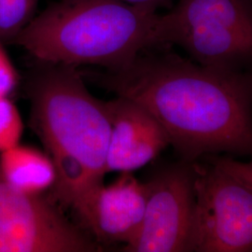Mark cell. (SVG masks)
I'll list each match as a JSON object with an SVG mask.
<instances>
[{"instance_id":"7a4b0ae2","label":"cell","mask_w":252,"mask_h":252,"mask_svg":"<svg viewBox=\"0 0 252 252\" xmlns=\"http://www.w3.org/2000/svg\"><path fill=\"white\" fill-rule=\"evenodd\" d=\"M39 63L27 82L30 125L55 166L54 197L73 208L108 173V109L77 67Z\"/></svg>"},{"instance_id":"277c9868","label":"cell","mask_w":252,"mask_h":252,"mask_svg":"<svg viewBox=\"0 0 252 252\" xmlns=\"http://www.w3.org/2000/svg\"><path fill=\"white\" fill-rule=\"evenodd\" d=\"M154 39L179 46L202 65L252 71V1L179 0L159 14Z\"/></svg>"},{"instance_id":"8992f818","label":"cell","mask_w":252,"mask_h":252,"mask_svg":"<svg viewBox=\"0 0 252 252\" xmlns=\"http://www.w3.org/2000/svg\"><path fill=\"white\" fill-rule=\"evenodd\" d=\"M98 249L53 202L15 189L0 170V252H95Z\"/></svg>"},{"instance_id":"52a82bcc","label":"cell","mask_w":252,"mask_h":252,"mask_svg":"<svg viewBox=\"0 0 252 252\" xmlns=\"http://www.w3.org/2000/svg\"><path fill=\"white\" fill-rule=\"evenodd\" d=\"M193 162L170 165L146 182L141 224L125 252H190L195 208Z\"/></svg>"},{"instance_id":"30bf717a","label":"cell","mask_w":252,"mask_h":252,"mask_svg":"<svg viewBox=\"0 0 252 252\" xmlns=\"http://www.w3.org/2000/svg\"><path fill=\"white\" fill-rule=\"evenodd\" d=\"M0 170L9 184L30 195L53 189L56 170L48 153L18 144L0 153Z\"/></svg>"},{"instance_id":"2e32d148","label":"cell","mask_w":252,"mask_h":252,"mask_svg":"<svg viewBox=\"0 0 252 252\" xmlns=\"http://www.w3.org/2000/svg\"></svg>"},{"instance_id":"5b68a950","label":"cell","mask_w":252,"mask_h":252,"mask_svg":"<svg viewBox=\"0 0 252 252\" xmlns=\"http://www.w3.org/2000/svg\"><path fill=\"white\" fill-rule=\"evenodd\" d=\"M193 162L190 252H252V188L212 161Z\"/></svg>"},{"instance_id":"5bb4252c","label":"cell","mask_w":252,"mask_h":252,"mask_svg":"<svg viewBox=\"0 0 252 252\" xmlns=\"http://www.w3.org/2000/svg\"><path fill=\"white\" fill-rule=\"evenodd\" d=\"M212 161L223 167L225 170L230 172L234 177L242 180L244 183L251 186L252 188V162L243 163V162H235L231 159L214 157V155L207 156Z\"/></svg>"},{"instance_id":"9a60e30c","label":"cell","mask_w":252,"mask_h":252,"mask_svg":"<svg viewBox=\"0 0 252 252\" xmlns=\"http://www.w3.org/2000/svg\"><path fill=\"white\" fill-rule=\"evenodd\" d=\"M127 4L134 6H143V7H152L159 9L160 7L170 5L172 0H120Z\"/></svg>"},{"instance_id":"7c38bea8","label":"cell","mask_w":252,"mask_h":252,"mask_svg":"<svg viewBox=\"0 0 252 252\" xmlns=\"http://www.w3.org/2000/svg\"><path fill=\"white\" fill-rule=\"evenodd\" d=\"M24 125L18 108L8 97L0 98V153L20 144Z\"/></svg>"},{"instance_id":"8fae6325","label":"cell","mask_w":252,"mask_h":252,"mask_svg":"<svg viewBox=\"0 0 252 252\" xmlns=\"http://www.w3.org/2000/svg\"><path fill=\"white\" fill-rule=\"evenodd\" d=\"M38 0H0V42H12L34 18Z\"/></svg>"},{"instance_id":"9c48e42d","label":"cell","mask_w":252,"mask_h":252,"mask_svg":"<svg viewBox=\"0 0 252 252\" xmlns=\"http://www.w3.org/2000/svg\"><path fill=\"white\" fill-rule=\"evenodd\" d=\"M110 121L107 172L132 173L153 161L170 145L159 122L133 100L106 101Z\"/></svg>"},{"instance_id":"3957f363","label":"cell","mask_w":252,"mask_h":252,"mask_svg":"<svg viewBox=\"0 0 252 252\" xmlns=\"http://www.w3.org/2000/svg\"><path fill=\"white\" fill-rule=\"evenodd\" d=\"M157 9L120 0H60L35 16L12 43L38 62L119 69L156 47Z\"/></svg>"},{"instance_id":"6da1fadb","label":"cell","mask_w":252,"mask_h":252,"mask_svg":"<svg viewBox=\"0 0 252 252\" xmlns=\"http://www.w3.org/2000/svg\"><path fill=\"white\" fill-rule=\"evenodd\" d=\"M89 77L152 113L182 161L222 153L252 157V71L206 66L150 48L124 67Z\"/></svg>"},{"instance_id":"ba28073f","label":"cell","mask_w":252,"mask_h":252,"mask_svg":"<svg viewBox=\"0 0 252 252\" xmlns=\"http://www.w3.org/2000/svg\"><path fill=\"white\" fill-rule=\"evenodd\" d=\"M146 201V183L121 173L112 183L92 189L73 209L99 241L126 245L141 224Z\"/></svg>"},{"instance_id":"4fadbf2b","label":"cell","mask_w":252,"mask_h":252,"mask_svg":"<svg viewBox=\"0 0 252 252\" xmlns=\"http://www.w3.org/2000/svg\"><path fill=\"white\" fill-rule=\"evenodd\" d=\"M17 84V71L0 43V98L8 97Z\"/></svg>"}]
</instances>
